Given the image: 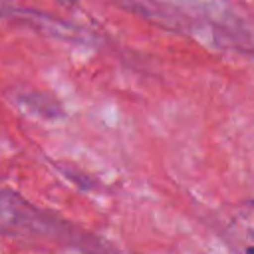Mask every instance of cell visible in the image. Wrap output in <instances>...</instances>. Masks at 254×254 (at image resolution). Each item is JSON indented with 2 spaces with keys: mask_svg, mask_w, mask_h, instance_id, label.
I'll use <instances>...</instances> for the list:
<instances>
[{
  "mask_svg": "<svg viewBox=\"0 0 254 254\" xmlns=\"http://www.w3.org/2000/svg\"><path fill=\"white\" fill-rule=\"evenodd\" d=\"M246 254H254V246H250V248H246Z\"/></svg>",
  "mask_w": 254,
  "mask_h": 254,
  "instance_id": "1",
  "label": "cell"
}]
</instances>
